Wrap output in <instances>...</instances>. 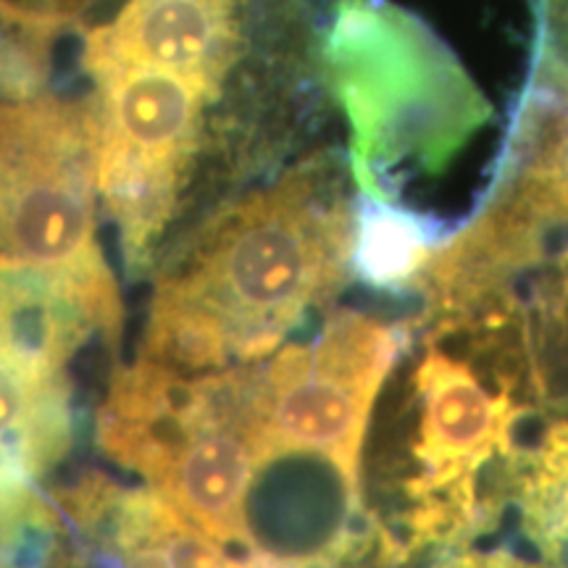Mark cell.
Masks as SVG:
<instances>
[{"label":"cell","mask_w":568,"mask_h":568,"mask_svg":"<svg viewBox=\"0 0 568 568\" xmlns=\"http://www.w3.org/2000/svg\"><path fill=\"white\" fill-rule=\"evenodd\" d=\"M351 180L343 155L316 153L180 240L155 276L140 358L180 374L268 358L355 272Z\"/></svg>","instance_id":"obj_1"},{"label":"cell","mask_w":568,"mask_h":568,"mask_svg":"<svg viewBox=\"0 0 568 568\" xmlns=\"http://www.w3.org/2000/svg\"><path fill=\"white\" fill-rule=\"evenodd\" d=\"M450 251L481 276L568 290V0H535L527 77L495 176Z\"/></svg>","instance_id":"obj_2"},{"label":"cell","mask_w":568,"mask_h":568,"mask_svg":"<svg viewBox=\"0 0 568 568\" xmlns=\"http://www.w3.org/2000/svg\"><path fill=\"white\" fill-rule=\"evenodd\" d=\"M0 255L116 284L98 243L95 95L0 103Z\"/></svg>","instance_id":"obj_3"},{"label":"cell","mask_w":568,"mask_h":568,"mask_svg":"<svg viewBox=\"0 0 568 568\" xmlns=\"http://www.w3.org/2000/svg\"><path fill=\"white\" fill-rule=\"evenodd\" d=\"M90 77L98 109V195L119 226L126 274L140 280L153 268L180 205L213 101L169 71L105 69Z\"/></svg>","instance_id":"obj_4"},{"label":"cell","mask_w":568,"mask_h":568,"mask_svg":"<svg viewBox=\"0 0 568 568\" xmlns=\"http://www.w3.org/2000/svg\"><path fill=\"white\" fill-rule=\"evenodd\" d=\"M358 468L308 447L264 443L243 497V545L268 568H337L358 548Z\"/></svg>","instance_id":"obj_5"},{"label":"cell","mask_w":568,"mask_h":568,"mask_svg":"<svg viewBox=\"0 0 568 568\" xmlns=\"http://www.w3.org/2000/svg\"><path fill=\"white\" fill-rule=\"evenodd\" d=\"M243 55L240 0H126L84 40V69H155L182 77L213 103Z\"/></svg>","instance_id":"obj_6"},{"label":"cell","mask_w":568,"mask_h":568,"mask_svg":"<svg viewBox=\"0 0 568 568\" xmlns=\"http://www.w3.org/2000/svg\"><path fill=\"white\" fill-rule=\"evenodd\" d=\"M119 284H88L0 255V347L55 374H69L90 337L111 353L122 339Z\"/></svg>","instance_id":"obj_7"},{"label":"cell","mask_w":568,"mask_h":568,"mask_svg":"<svg viewBox=\"0 0 568 568\" xmlns=\"http://www.w3.org/2000/svg\"><path fill=\"white\" fill-rule=\"evenodd\" d=\"M74 443L71 379L0 347V479L53 471Z\"/></svg>","instance_id":"obj_8"},{"label":"cell","mask_w":568,"mask_h":568,"mask_svg":"<svg viewBox=\"0 0 568 568\" xmlns=\"http://www.w3.org/2000/svg\"><path fill=\"white\" fill-rule=\"evenodd\" d=\"M69 17L42 13L13 0H0V95L30 101L45 88L53 69L55 40Z\"/></svg>","instance_id":"obj_9"},{"label":"cell","mask_w":568,"mask_h":568,"mask_svg":"<svg viewBox=\"0 0 568 568\" xmlns=\"http://www.w3.org/2000/svg\"><path fill=\"white\" fill-rule=\"evenodd\" d=\"M61 516L32 481L0 479V568H51Z\"/></svg>","instance_id":"obj_10"}]
</instances>
